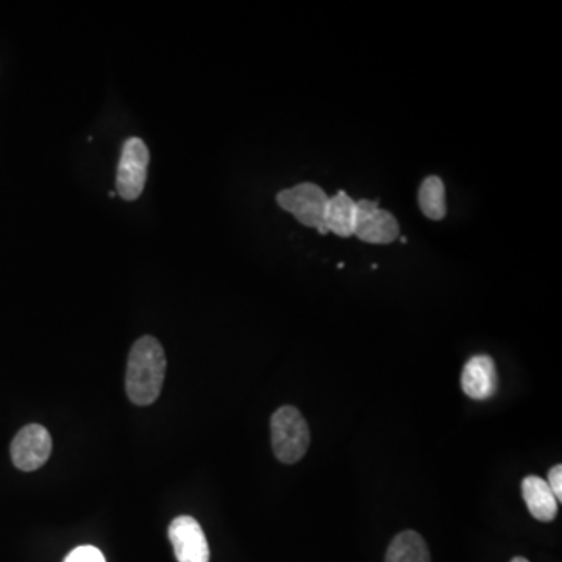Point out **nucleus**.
I'll use <instances>...</instances> for the list:
<instances>
[{
    "mask_svg": "<svg viewBox=\"0 0 562 562\" xmlns=\"http://www.w3.org/2000/svg\"><path fill=\"white\" fill-rule=\"evenodd\" d=\"M52 453V438L43 425L22 428L11 442V459L22 472H33L47 463Z\"/></svg>",
    "mask_w": 562,
    "mask_h": 562,
    "instance_id": "obj_6",
    "label": "nucleus"
},
{
    "mask_svg": "<svg viewBox=\"0 0 562 562\" xmlns=\"http://www.w3.org/2000/svg\"><path fill=\"white\" fill-rule=\"evenodd\" d=\"M464 394L474 400H488L494 397L498 388L497 367L488 355L472 356L461 375Z\"/></svg>",
    "mask_w": 562,
    "mask_h": 562,
    "instance_id": "obj_8",
    "label": "nucleus"
},
{
    "mask_svg": "<svg viewBox=\"0 0 562 562\" xmlns=\"http://www.w3.org/2000/svg\"><path fill=\"white\" fill-rule=\"evenodd\" d=\"M169 539L178 562H210L207 536L194 517L180 516L172 520Z\"/></svg>",
    "mask_w": 562,
    "mask_h": 562,
    "instance_id": "obj_7",
    "label": "nucleus"
},
{
    "mask_svg": "<svg viewBox=\"0 0 562 562\" xmlns=\"http://www.w3.org/2000/svg\"><path fill=\"white\" fill-rule=\"evenodd\" d=\"M522 497L531 516L539 522H552L558 516V500L544 478L536 475L523 478Z\"/></svg>",
    "mask_w": 562,
    "mask_h": 562,
    "instance_id": "obj_9",
    "label": "nucleus"
},
{
    "mask_svg": "<svg viewBox=\"0 0 562 562\" xmlns=\"http://www.w3.org/2000/svg\"><path fill=\"white\" fill-rule=\"evenodd\" d=\"M511 562H530L527 558H523V556H516Z\"/></svg>",
    "mask_w": 562,
    "mask_h": 562,
    "instance_id": "obj_15",
    "label": "nucleus"
},
{
    "mask_svg": "<svg viewBox=\"0 0 562 562\" xmlns=\"http://www.w3.org/2000/svg\"><path fill=\"white\" fill-rule=\"evenodd\" d=\"M63 562H107L104 553L93 545H82L77 547L66 556Z\"/></svg>",
    "mask_w": 562,
    "mask_h": 562,
    "instance_id": "obj_13",
    "label": "nucleus"
},
{
    "mask_svg": "<svg viewBox=\"0 0 562 562\" xmlns=\"http://www.w3.org/2000/svg\"><path fill=\"white\" fill-rule=\"evenodd\" d=\"M149 161V149L143 139L130 138L125 141L116 177V189L122 199L132 202L143 194Z\"/></svg>",
    "mask_w": 562,
    "mask_h": 562,
    "instance_id": "obj_4",
    "label": "nucleus"
},
{
    "mask_svg": "<svg viewBox=\"0 0 562 562\" xmlns=\"http://www.w3.org/2000/svg\"><path fill=\"white\" fill-rule=\"evenodd\" d=\"M166 367L168 361L157 338L143 336L133 344L125 374V391L135 405L147 406L157 402Z\"/></svg>",
    "mask_w": 562,
    "mask_h": 562,
    "instance_id": "obj_1",
    "label": "nucleus"
},
{
    "mask_svg": "<svg viewBox=\"0 0 562 562\" xmlns=\"http://www.w3.org/2000/svg\"><path fill=\"white\" fill-rule=\"evenodd\" d=\"M419 207L431 221H441L447 214L445 186L436 175L425 178L419 189Z\"/></svg>",
    "mask_w": 562,
    "mask_h": 562,
    "instance_id": "obj_12",
    "label": "nucleus"
},
{
    "mask_svg": "<svg viewBox=\"0 0 562 562\" xmlns=\"http://www.w3.org/2000/svg\"><path fill=\"white\" fill-rule=\"evenodd\" d=\"M548 486L552 489L553 494H555L558 503L562 500V466L561 464H556L552 467V470L548 472Z\"/></svg>",
    "mask_w": 562,
    "mask_h": 562,
    "instance_id": "obj_14",
    "label": "nucleus"
},
{
    "mask_svg": "<svg viewBox=\"0 0 562 562\" xmlns=\"http://www.w3.org/2000/svg\"><path fill=\"white\" fill-rule=\"evenodd\" d=\"M324 225L327 232L335 233L341 238L352 236L355 227V200L350 199L344 191L330 197L325 210Z\"/></svg>",
    "mask_w": 562,
    "mask_h": 562,
    "instance_id": "obj_10",
    "label": "nucleus"
},
{
    "mask_svg": "<svg viewBox=\"0 0 562 562\" xmlns=\"http://www.w3.org/2000/svg\"><path fill=\"white\" fill-rule=\"evenodd\" d=\"M328 200L324 189L314 183H300L294 188L283 189L277 194V202L283 210L296 217L305 227L316 228L321 235H327L324 225Z\"/></svg>",
    "mask_w": 562,
    "mask_h": 562,
    "instance_id": "obj_3",
    "label": "nucleus"
},
{
    "mask_svg": "<svg viewBox=\"0 0 562 562\" xmlns=\"http://www.w3.org/2000/svg\"><path fill=\"white\" fill-rule=\"evenodd\" d=\"M353 235L369 244H391L399 238V222L389 211L381 210L378 202L363 199L355 202Z\"/></svg>",
    "mask_w": 562,
    "mask_h": 562,
    "instance_id": "obj_5",
    "label": "nucleus"
},
{
    "mask_svg": "<svg viewBox=\"0 0 562 562\" xmlns=\"http://www.w3.org/2000/svg\"><path fill=\"white\" fill-rule=\"evenodd\" d=\"M385 562H431L427 542L416 531H403L392 539Z\"/></svg>",
    "mask_w": 562,
    "mask_h": 562,
    "instance_id": "obj_11",
    "label": "nucleus"
},
{
    "mask_svg": "<svg viewBox=\"0 0 562 562\" xmlns=\"http://www.w3.org/2000/svg\"><path fill=\"white\" fill-rule=\"evenodd\" d=\"M272 449L280 463L296 464L310 449V427L294 406H281L271 419Z\"/></svg>",
    "mask_w": 562,
    "mask_h": 562,
    "instance_id": "obj_2",
    "label": "nucleus"
}]
</instances>
